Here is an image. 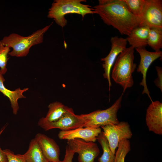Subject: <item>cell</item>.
Instances as JSON below:
<instances>
[{"label":"cell","mask_w":162,"mask_h":162,"mask_svg":"<svg viewBox=\"0 0 162 162\" xmlns=\"http://www.w3.org/2000/svg\"><path fill=\"white\" fill-rule=\"evenodd\" d=\"M101 132V129L100 128L80 127L69 130H60L58 136L61 140H68L79 139L86 142H95Z\"/></svg>","instance_id":"obj_13"},{"label":"cell","mask_w":162,"mask_h":162,"mask_svg":"<svg viewBox=\"0 0 162 162\" xmlns=\"http://www.w3.org/2000/svg\"><path fill=\"white\" fill-rule=\"evenodd\" d=\"M157 72L158 77L154 81L156 86L162 91V68L160 66H156Z\"/></svg>","instance_id":"obj_25"},{"label":"cell","mask_w":162,"mask_h":162,"mask_svg":"<svg viewBox=\"0 0 162 162\" xmlns=\"http://www.w3.org/2000/svg\"><path fill=\"white\" fill-rule=\"evenodd\" d=\"M67 143L71 149L78 154L79 162H94L100 153L99 149L94 142L75 139L68 140Z\"/></svg>","instance_id":"obj_9"},{"label":"cell","mask_w":162,"mask_h":162,"mask_svg":"<svg viewBox=\"0 0 162 162\" xmlns=\"http://www.w3.org/2000/svg\"><path fill=\"white\" fill-rule=\"evenodd\" d=\"M6 126H4L1 130L0 131V136L1 135V134L2 133V132L3 131L5 128H6Z\"/></svg>","instance_id":"obj_28"},{"label":"cell","mask_w":162,"mask_h":162,"mask_svg":"<svg viewBox=\"0 0 162 162\" xmlns=\"http://www.w3.org/2000/svg\"><path fill=\"white\" fill-rule=\"evenodd\" d=\"M3 150L7 157L8 162H26L22 154H15L13 152L8 149Z\"/></svg>","instance_id":"obj_24"},{"label":"cell","mask_w":162,"mask_h":162,"mask_svg":"<svg viewBox=\"0 0 162 162\" xmlns=\"http://www.w3.org/2000/svg\"><path fill=\"white\" fill-rule=\"evenodd\" d=\"M75 153L67 145L66 147L65 154L64 158L60 162H72Z\"/></svg>","instance_id":"obj_26"},{"label":"cell","mask_w":162,"mask_h":162,"mask_svg":"<svg viewBox=\"0 0 162 162\" xmlns=\"http://www.w3.org/2000/svg\"><path fill=\"white\" fill-rule=\"evenodd\" d=\"M148 45L156 52L160 51L162 48V29L150 28Z\"/></svg>","instance_id":"obj_20"},{"label":"cell","mask_w":162,"mask_h":162,"mask_svg":"<svg viewBox=\"0 0 162 162\" xmlns=\"http://www.w3.org/2000/svg\"><path fill=\"white\" fill-rule=\"evenodd\" d=\"M123 93L110 107L104 110H97L87 114H81L86 121L84 127L99 128L119 122L117 112L121 107Z\"/></svg>","instance_id":"obj_5"},{"label":"cell","mask_w":162,"mask_h":162,"mask_svg":"<svg viewBox=\"0 0 162 162\" xmlns=\"http://www.w3.org/2000/svg\"><path fill=\"white\" fill-rule=\"evenodd\" d=\"M10 48L0 42V73L3 75L7 71L6 66L9 58L8 55L10 51Z\"/></svg>","instance_id":"obj_23"},{"label":"cell","mask_w":162,"mask_h":162,"mask_svg":"<svg viewBox=\"0 0 162 162\" xmlns=\"http://www.w3.org/2000/svg\"><path fill=\"white\" fill-rule=\"evenodd\" d=\"M4 81L5 79L3 75L0 73V92L8 98L13 113L16 115L19 108L18 100L19 99L26 98L23 94L24 92L28 91V88H26L22 89L19 88L14 91L10 90L5 87L4 84Z\"/></svg>","instance_id":"obj_16"},{"label":"cell","mask_w":162,"mask_h":162,"mask_svg":"<svg viewBox=\"0 0 162 162\" xmlns=\"http://www.w3.org/2000/svg\"><path fill=\"white\" fill-rule=\"evenodd\" d=\"M85 123L86 121L81 115L75 114L73 109L69 107L66 112L58 121L48 122L39 120L38 124L45 131L54 128L67 131L84 127Z\"/></svg>","instance_id":"obj_6"},{"label":"cell","mask_w":162,"mask_h":162,"mask_svg":"<svg viewBox=\"0 0 162 162\" xmlns=\"http://www.w3.org/2000/svg\"><path fill=\"white\" fill-rule=\"evenodd\" d=\"M111 44V49L108 55L100 60L104 62L102 66L104 72L103 76L107 80L110 90L112 86L110 73L111 68L118 55L126 48L127 42L126 38L116 36L112 37L110 39Z\"/></svg>","instance_id":"obj_10"},{"label":"cell","mask_w":162,"mask_h":162,"mask_svg":"<svg viewBox=\"0 0 162 162\" xmlns=\"http://www.w3.org/2000/svg\"><path fill=\"white\" fill-rule=\"evenodd\" d=\"M134 48L132 46L126 48L117 57L112 69V77L122 87L123 93L134 83L132 74L136 66L134 63Z\"/></svg>","instance_id":"obj_3"},{"label":"cell","mask_w":162,"mask_h":162,"mask_svg":"<svg viewBox=\"0 0 162 162\" xmlns=\"http://www.w3.org/2000/svg\"><path fill=\"white\" fill-rule=\"evenodd\" d=\"M136 49L140 57V62L137 71L140 72L142 76V79L140 83V85L144 87L142 94H147L152 102L146 84V74L148 70L152 63L158 58H160V59L161 58H162V52L161 51L150 52L146 50L145 47Z\"/></svg>","instance_id":"obj_11"},{"label":"cell","mask_w":162,"mask_h":162,"mask_svg":"<svg viewBox=\"0 0 162 162\" xmlns=\"http://www.w3.org/2000/svg\"><path fill=\"white\" fill-rule=\"evenodd\" d=\"M0 162H8L7 157L0 147Z\"/></svg>","instance_id":"obj_27"},{"label":"cell","mask_w":162,"mask_h":162,"mask_svg":"<svg viewBox=\"0 0 162 162\" xmlns=\"http://www.w3.org/2000/svg\"><path fill=\"white\" fill-rule=\"evenodd\" d=\"M93 8L105 24L112 26L122 35L128 36L140 22V18L129 11L123 0H99Z\"/></svg>","instance_id":"obj_1"},{"label":"cell","mask_w":162,"mask_h":162,"mask_svg":"<svg viewBox=\"0 0 162 162\" xmlns=\"http://www.w3.org/2000/svg\"><path fill=\"white\" fill-rule=\"evenodd\" d=\"M139 26L162 29V1L145 0Z\"/></svg>","instance_id":"obj_8"},{"label":"cell","mask_w":162,"mask_h":162,"mask_svg":"<svg viewBox=\"0 0 162 162\" xmlns=\"http://www.w3.org/2000/svg\"><path fill=\"white\" fill-rule=\"evenodd\" d=\"M97 140L101 145L103 153L98 159V162H115L116 156L111 151L108 141L103 131L99 134Z\"/></svg>","instance_id":"obj_19"},{"label":"cell","mask_w":162,"mask_h":162,"mask_svg":"<svg viewBox=\"0 0 162 162\" xmlns=\"http://www.w3.org/2000/svg\"><path fill=\"white\" fill-rule=\"evenodd\" d=\"M35 139L48 162H60V149L55 140L40 133L36 134Z\"/></svg>","instance_id":"obj_14"},{"label":"cell","mask_w":162,"mask_h":162,"mask_svg":"<svg viewBox=\"0 0 162 162\" xmlns=\"http://www.w3.org/2000/svg\"><path fill=\"white\" fill-rule=\"evenodd\" d=\"M22 156L26 162H48L35 138L31 140L28 150Z\"/></svg>","instance_id":"obj_18"},{"label":"cell","mask_w":162,"mask_h":162,"mask_svg":"<svg viewBox=\"0 0 162 162\" xmlns=\"http://www.w3.org/2000/svg\"><path fill=\"white\" fill-rule=\"evenodd\" d=\"M150 28L146 26H138L134 28L126 38L134 48L145 47L148 45Z\"/></svg>","instance_id":"obj_15"},{"label":"cell","mask_w":162,"mask_h":162,"mask_svg":"<svg viewBox=\"0 0 162 162\" xmlns=\"http://www.w3.org/2000/svg\"><path fill=\"white\" fill-rule=\"evenodd\" d=\"M52 23L37 30L27 36L12 33L4 37L0 42L3 45L12 48L13 50L9 52V55L16 57L26 56L32 46L43 42L44 34Z\"/></svg>","instance_id":"obj_4"},{"label":"cell","mask_w":162,"mask_h":162,"mask_svg":"<svg viewBox=\"0 0 162 162\" xmlns=\"http://www.w3.org/2000/svg\"><path fill=\"white\" fill-rule=\"evenodd\" d=\"M69 107L59 102L51 103L48 106V112L45 117L39 120L45 122H52L59 120L67 111Z\"/></svg>","instance_id":"obj_17"},{"label":"cell","mask_w":162,"mask_h":162,"mask_svg":"<svg viewBox=\"0 0 162 162\" xmlns=\"http://www.w3.org/2000/svg\"><path fill=\"white\" fill-rule=\"evenodd\" d=\"M146 121L149 130L159 135L162 134V103L152 102L146 110Z\"/></svg>","instance_id":"obj_12"},{"label":"cell","mask_w":162,"mask_h":162,"mask_svg":"<svg viewBox=\"0 0 162 162\" xmlns=\"http://www.w3.org/2000/svg\"><path fill=\"white\" fill-rule=\"evenodd\" d=\"M115 153V162H124L125 157L130 150V146L128 140H123L119 143Z\"/></svg>","instance_id":"obj_22"},{"label":"cell","mask_w":162,"mask_h":162,"mask_svg":"<svg viewBox=\"0 0 162 162\" xmlns=\"http://www.w3.org/2000/svg\"><path fill=\"white\" fill-rule=\"evenodd\" d=\"M86 2V0H55L49 10L47 17L53 19L57 24L63 28L67 23L65 17L66 14H78L83 19L86 14H96L91 6L82 3Z\"/></svg>","instance_id":"obj_2"},{"label":"cell","mask_w":162,"mask_h":162,"mask_svg":"<svg viewBox=\"0 0 162 162\" xmlns=\"http://www.w3.org/2000/svg\"><path fill=\"white\" fill-rule=\"evenodd\" d=\"M106 138L112 152L114 154L119 142L123 140L130 139L132 136L128 122H121L116 124H110L101 127Z\"/></svg>","instance_id":"obj_7"},{"label":"cell","mask_w":162,"mask_h":162,"mask_svg":"<svg viewBox=\"0 0 162 162\" xmlns=\"http://www.w3.org/2000/svg\"><path fill=\"white\" fill-rule=\"evenodd\" d=\"M129 11L134 15L140 18L145 0H123Z\"/></svg>","instance_id":"obj_21"}]
</instances>
